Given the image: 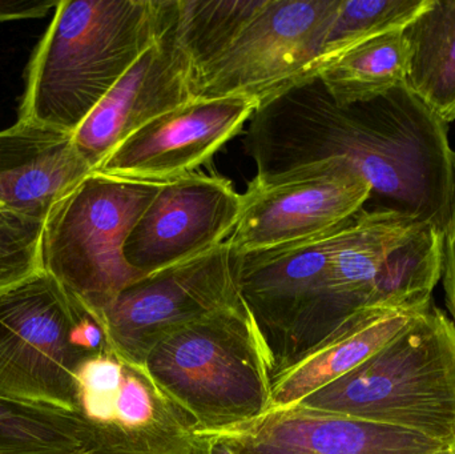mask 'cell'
Wrapping results in <instances>:
<instances>
[{
  "label": "cell",
  "mask_w": 455,
  "mask_h": 454,
  "mask_svg": "<svg viewBox=\"0 0 455 454\" xmlns=\"http://www.w3.org/2000/svg\"><path fill=\"white\" fill-rule=\"evenodd\" d=\"M243 143L259 176L347 160L371 183V210L411 216L446 232L455 183L448 123L408 83L342 107L313 80L259 107Z\"/></svg>",
  "instance_id": "obj_1"
},
{
  "label": "cell",
  "mask_w": 455,
  "mask_h": 454,
  "mask_svg": "<svg viewBox=\"0 0 455 454\" xmlns=\"http://www.w3.org/2000/svg\"><path fill=\"white\" fill-rule=\"evenodd\" d=\"M172 0H60L26 71L19 123L74 133L157 39Z\"/></svg>",
  "instance_id": "obj_2"
},
{
  "label": "cell",
  "mask_w": 455,
  "mask_h": 454,
  "mask_svg": "<svg viewBox=\"0 0 455 454\" xmlns=\"http://www.w3.org/2000/svg\"><path fill=\"white\" fill-rule=\"evenodd\" d=\"M146 368L205 436L249 423L272 404L275 362L245 301L171 333Z\"/></svg>",
  "instance_id": "obj_3"
},
{
  "label": "cell",
  "mask_w": 455,
  "mask_h": 454,
  "mask_svg": "<svg viewBox=\"0 0 455 454\" xmlns=\"http://www.w3.org/2000/svg\"><path fill=\"white\" fill-rule=\"evenodd\" d=\"M297 405L455 447V323L432 304L373 356Z\"/></svg>",
  "instance_id": "obj_4"
},
{
  "label": "cell",
  "mask_w": 455,
  "mask_h": 454,
  "mask_svg": "<svg viewBox=\"0 0 455 454\" xmlns=\"http://www.w3.org/2000/svg\"><path fill=\"white\" fill-rule=\"evenodd\" d=\"M163 183L92 172L51 211L43 227V271L95 316L143 279L125 260L133 227Z\"/></svg>",
  "instance_id": "obj_5"
},
{
  "label": "cell",
  "mask_w": 455,
  "mask_h": 454,
  "mask_svg": "<svg viewBox=\"0 0 455 454\" xmlns=\"http://www.w3.org/2000/svg\"><path fill=\"white\" fill-rule=\"evenodd\" d=\"M103 330L47 272L0 293V397L77 412V367Z\"/></svg>",
  "instance_id": "obj_6"
},
{
  "label": "cell",
  "mask_w": 455,
  "mask_h": 454,
  "mask_svg": "<svg viewBox=\"0 0 455 454\" xmlns=\"http://www.w3.org/2000/svg\"><path fill=\"white\" fill-rule=\"evenodd\" d=\"M339 3L264 0L226 47L195 71L194 99L243 96L261 107L313 82V68Z\"/></svg>",
  "instance_id": "obj_7"
},
{
  "label": "cell",
  "mask_w": 455,
  "mask_h": 454,
  "mask_svg": "<svg viewBox=\"0 0 455 454\" xmlns=\"http://www.w3.org/2000/svg\"><path fill=\"white\" fill-rule=\"evenodd\" d=\"M243 301L235 255L226 242L133 283L93 320L112 352L146 365L152 349L171 333Z\"/></svg>",
  "instance_id": "obj_8"
},
{
  "label": "cell",
  "mask_w": 455,
  "mask_h": 454,
  "mask_svg": "<svg viewBox=\"0 0 455 454\" xmlns=\"http://www.w3.org/2000/svg\"><path fill=\"white\" fill-rule=\"evenodd\" d=\"M77 412L108 454H208L210 440L149 375L108 346L77 367Z\"/></svg>",
  "instance_id": "obj_9"
},
{
  "label": "cell",
  "mask_w": 455,
  "mask_h": 454,
  "mask_svg": "<svg viewBox=\"0 0 455 454\" xmlns=\"http://www.w3.org/2000/svg\"><path fill=\"white\" fill-rule=\"evenodd\" d=\"M371 186L347 160L326 159L275 175H256L241 194L235 255L269 250L323 234L366 208Z\"/></svg>",
  "instance_id": "obj_10"
},
{
  "label": "cell",
  "mask_w": 455,
  "mask_h": 454,
  "mask_svg": "<svg viewBox=\"0 0 455 454\" xmlns=\"http://www.w3.org/2000/svg\"><path fill=\"white\" fill-rule=\"evenodd\" d=\"M347 223L269 250L235 253L241 296L267 341L275 373L305 354L325 296L331 256Z\"/></svg>",
  "instance_id": "obj_11"
},
{
  "label": "cell",
  "mask_w": 455,
  "mask_h": 454,
  "mask_svg": "<svg viewBox=\"0 0 455 454\" xmlns=\"http://www.w3.org/2000/svg\"><path fill=\"white\" fill-rule=\"evenodd\" d=\"M240 210L241 194L224 176L163 183L128 236L125 260L146 277L202 255L229 239Z\"/></svg>",
  "instance_id": "obj_12"
},
{
  "label": "cell",
  "mask_w": 455,
  "mask_h": 454,
  "mask_svg": "<svg viewBox=\"0 0 455 454\" xmlns=\"http://www.w3.org/2000/svg\"><path fill=\"white\" fill-rule=\"evenodd\" d=\"M259 107L243 96L194 99L139 128L93 172L154 183L196 172L243 130Z\"/></svg>",
  "instance_id": "obj_13"
},
{
  "label": "cell",
  "mask_w": 455,
  "mask_h": 454,
  "mask_svg": "<svg viewBox=\"0 0 455 454\" xmlns=\"http://www.w3.org/2000/svg\"><path fill=\"white\" fill-rule=\"evenodd\" d=\"M173 19L175 0L162 34L72 133L75 148L92 170L139 128L194 100V64Z\"/></svg>",
  "instance_id": "obj_14"
},
{
  "label": "cell",
  "mask_w": 455,
  "mask_h": 454,
  "mask_svg": "<svg viewBox=\"0 0 455 454\" xmlns=\"http://www.w3.org/2000/svg\"><path fill=\"white\" fill-rule=\"evenodd\" d=\"M229 454H430L448 445L417 432L294 405L207 436Z\"/></svg>",
  "instance_id": "obj_15"
},
{
  "label": "cell",
  "mask_w": 455,
  "mask_h": 454,
  "mask_svg": "<svg viewBox=\"0 0 455 454\" xmlns=\"http://www.w3.org/2000/svg\"><path fill=\"white\" fill-rule=\"evenodd\" d=\"M92 172L71 133L19 122L0 131V213L45 223Z\"/></svg>",
  "instance_id": "obj_16"
},
{
  "label": "cell",
  "mask_w": 455,
  "mask_h": 454,
  "mask_svg": "<svg viewBox=\"0 0 455 454\" xmlns=\"http://www.w3.org/2000/svg\"><path fill=\"white\" fill-rule=\"evenodd\" d=\"M424 311L382 307L360 309L315 351L273 375L270 410L294 407L352 372Z\"/></svg>",
  "instance_id": "obj_17"
},
{
  "label": "cell",
  "mask_w": 455,
  "mask_h": 454,
  "mask_svg": "<svg viewBox=\"0 0 455 454\" xmlns=\"http://www.w3.org/2000/svg\"><path fill=\"white\" fill-rule=\"evenodd\" d=\"M403 34L409 88L443 122H454L455 0H429Z\"/></svg>",
  "instance_id": "obj_18"
},
{
  "label": "cell",
  "mask_w": 455,
  "mask_h": 454,
  "mask_svg": "<svg viewBox=\"0 0 455 454\" xmlns=\"http://www.w3.org/2000/svg\"><path fill=\"white\" fill-rule=\"evenodd\" d=\"M409 55L403 29L385 32L334 59L318 80L337 106L371 100L406 84Z\"/></svg>",
  "instance_id": "obj_19"
},
{
  "label": "cell",
  "mask_w": 455,
  "mask_h": 454,
  "mask_svg": "<svg viewBox=\"0 0 455 454\" xmlns=\"http://www.w3.org/2000/svg\"><path fill=\"white\" fill-rule=\"evenodd\" d=\"M0 454H108L79 412L0 397Z\"/></svg>",
  "instance_id": "obj_20"
},
{
  "label": "cell",
  "mask_w": 455,
  "mask_h": 454,
  "mask_svg": "<svg viewBox=\"0 0 455 454\" xmlns=\"http://www.w3.org/2000/svg\"><path fill=\"white\" fill-rule=\"evenodd\" d=\"M445 234L422 226L387 255L377 275L368 307L422 311L432 306L443 279Z\"/></svg>",
  "instance_id": "obj_21"
},
{
  "label": "cell",
  "mask_w": 455,
  "mask_h": 454,
  "mask_svg": "<svg viewBox=\"0 0 455 454\" xmlns=\"http://www.w3.org/2000/svg\"><path fill=\"white\" fill-rule=\"evenodd\" d=\"M262 4L264 0H175L176 35L191 58L194 74L226 47Z\"/></svg>",
  "instance_id": "obj_22"
},
{
  "label": "cell",
  "mask_w": 455,
  "mask_h": 454,
  "mask_svg": "<svg viewBox=\"0 0 455 454\" xmlns=\"http://www.w3.org/2000/svg\"><path fill=\"white\" fill-rule=\"evenodd\" d=\"M427 3L429 0H341L313 68V80L358 43L385 32L405 29Z\"/></svg>",
  "instance_id": "obj_23"
},
{
  "label": "cell",
  "mask_w": 455,
  "mask_h": 454,
  "mask_svg": "<svg viewBox=\"0 0 455 454\" xmlns=\"http://www.w3.org/2000/svg\"><path fill=\"white\" fill-rule=\"evenodd\" d=\"M44 223L0 213V293L43 272Z\"/></svg>",
  "instance_id": "obj_24"
},
{
  "label": "cell",
  "mask_w": 455,
  "mask_h": 454,
  "mask_svg": "<svg viewBox=\"0 0 455 454\" xmlns=\"http://www.w3.org/2000/svg\"><path fill=\"white\" fill-rule=\"evenodd\" d=\"M443 290L446 306L455 323V183L451 216L445 232V253H443Z\"/></svg>",
  "instance_id": "obj_25"
},
{
  "label": "cell",
  "mask_w": 455,
  "mask_h": 454,
  "mask_svg": "<svg viewBox=\"0 0 455 454\" xmlns=\"http://www.w3.org/2000/svg\"><path fill=\"white\" fill-rule=\"evenodd\" d=\"M60 0L31 2V0H0V21L37 19L58 7Z\"/></svg>",
  "instance_id": "obj_26"
},
{
  "label": "cell",
  "mask_w": 455,
  "mask_h": 454,
  "mask_svg": "<svg viewBox=\"0 0 455 454\" xmlns=\"http://www.w3.org/2000/svg\"><path fill=\"white\" fill-rule=\"evenodd\" d=\"M210 450H208V454H229L226 448L223 445L219 444V442H212L210 440ZM430 454H455V447L448 448V450H440V452H435Z\"/></svg>",
  "instance_id": "obj_27"
}]
</instances>
